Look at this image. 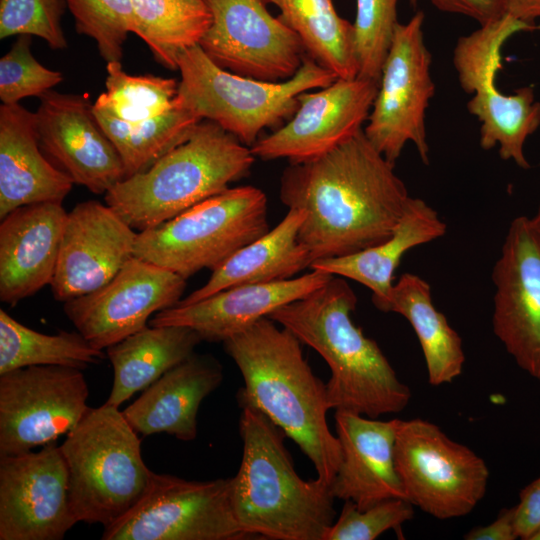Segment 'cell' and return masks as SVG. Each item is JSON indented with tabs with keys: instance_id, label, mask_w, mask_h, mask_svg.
Listing matches in <instances>:
<instances>
[{
	"instance_id": "cell-1",
	"label": "cell",
	"mask_w": 540,
	"mask_h": 540,
	"mask_svg": "<svg viewBox=\"0 0 540 540\" xmlns=\"http://www.w3.org/2000/svg\"><path fill=\"white\" fill-rule=\"evenodd\" d=\"M394 166L361 130L326 154L285 168L280 199L305 211L298 240L312 263L354 254L392 234L411 197Z\"/></svg>"
},
{
	"instance_id": "cell-42",
	"label": "cell",
	"mask_w": 540,
	"mask_h": 540,
	"mask_svg": "<svg viewBox=\"0 0 540 540\" xmlns=\"http://www.w3.org/2000/svg\"><path fill=\"white\" fill-rule=\"evenodd\" d=\"M438 10L469 17L480 25L506 15L503 0H429Z\"/></svg>"
},
{
	"instance_id": "cell-17",
	"label": "cell",
	"mask_w": 540,
	"mask_h": 540,
	"mask_svg": "<svg viewBox=\"0 0 540 540\" xmlns=\"http://www.w3.org/2000/svg\"><path fill=\"white\" fill-rule=\"evenodd\" d=\"M378 84L359 76L337 78L328 86L301 93L295 113L259 138L250 147L253 155L301 163L326 154L363 130Z\"/></svg>"
},
{
	"instance_id": "cell-2",
	"label": "cell",
	"mask_w": 540,
	"mask_h": 540,
	"mask_svg": "<svg viewBox=\"0 0 540 540\" xmlns=\"http://www.w3.org/2000/svg\"><path fill=\"white\" fill-rule=\"evenodd\" d=\"M276 324L264 317L223 342L243 378L238 405L259 410L282 429L311 461L317 478L331 485L341 448L327 422L326 384L313 373L302 342Z\"/></svg>"
},
{
	"instance_id": "cell-37",
	"label": "cell",
	"mask_w": 540,
	"mask_h": 540,
	"mask_svg": "<svg viewBox=\"0 0 540 540\" xmlns=\"http://www.w3.org/2000/svg\"><path fill=\"white\" fill-rule=\"evenodd\" d=\"M79 34L92 38L106 62L121 61L123 45L134 32L131 0H65Z\"/></svg>"
},
{
	"instance_id": "cell-11",
	"label": "cell",
	"mask_w": 540,
	"mask_h": 540,
	"mask_svg": "<svg viewBox=\"0 0 540 540\" xmlns=\"http://www.w3.org/2000/svg\"><path fill=\"white\" fill-rule=\"evenodd\" d=\"M424 20V13L417 11L407 23L397 25L363 129L374 148L394 165L408 142L421 161L429 163L425 119L435 85Z\"/></svg>"
},
{
	"instance_id": "cell-35",
	"label": "cell",
	"mask_w": 540,
	"mask_h": 540,
	"mask_svg": "<svg viewBox=\"0 0 540 540\" xmlns=\"http://www.w3.org/2000/svg\"><path fill=\"white\" fill-rule=\"evenodd\" d=\"M533 28L534 24L506 14L494 22L480 25V28L468 35L461 36L453 51V65L464 92L472 95L495 86L498 71L502 68V47L516 33Z\"/></svg>"
},
{
	"instance_id": "cell-21",
	"label": "cell",
	"mask_w": 540,
	"mask_h": 540,
	"mask_svg": "<svg viewBox=\"0 0 540 540\" xmlns=\"http://www.w3.org/2000/svg\"><path fill=\"white\" fill-rule=\"evenodd\" d=\"M398 419L388 421L346 410L335 411L341 460L330 485L335 499L366 509L391 498H405L395 465ZM406 499V498H405Z\"/></svg>"
},
{
	"instance_id": "cell-13",
	"label": "cell",
	"mask_w": 540,
	"mask_h": 540,
	"mask_svg": "<svg viewBox=\"0 0 540 540\" xmlns=\"http://www.w3.org/2000/svg\"><path fill=\"white\" fill-rule=\"evenodd\" d=\"M207 1L212 22L199 45L215 64L269 82L295 75L307 56L304 46L263 0Z\"/></svg>"
},
{
	"instance_id": "cell-27",
	"label": "cell",
	"mask_w": 540,
	"mask_h": 540,
	"mask_svg": "<svg viewBox=\"0 0 540 540\" xmlns=\"http://www.w3.org/2000/svg\"><path fill=\"white\" fill-rule=\"evenodd\" d=\"M202 342L199 334L186 326L147 325L106 348L114 379L106 403L120 407L167 371L194 354Z\"/></svg>"
},
{
	"instance_id": "cell-5",
	"label": "cell",
	"mask_w": 540,
	"mask_h": 540,
	"mask_svg": "<svg viewBox=\"0 0 540 540\" xmlns=\"http://www.w3.org/2000/svg\"><path fill=\"white\" fill-rule=\"evenodd\" d=\"M255 158L233 134L201 120L149 168L112 187L105 202L140 232L227 190L249 173Z\"/></svg>"
},
{
	"instance_id": "cell-15",
	"label": "cell",
	"mask_w": 540,
	"mask_h": 540,
	"mask_svg": "<svg viewBox=\"0 0 540 540\" xmlns=\"http://www.w3.org/2000/svg\"><path fill=\"white\" fill-rule=\"evenodd\" d=\"M492 281L493 332L519 368L540 381V233L531 217L511 221Z\"/></svg>"
},
{
	"instance_id": "cell-25",
	"label": "cell",
	"mask_w": 540,
	"mask_h": 540,
	"mask_svg": "<svg viewBox=\"0 0 540 540\" xmlns=\"http://www.w3.org/2000/svg\"><path fill=\"white\" fill-rule=\"evenodd\" d=\"M447 226L421 198L410 197L392 234L381 243L354 254L314 261L310 269L354 280L372 291L380 310L393 286L394 272L410 249L441 238Z\"/></svg>"
},
{
	"instance_id": "cell-41",
	"label": "cell",
	"mask_w": 540,
	"mask_h": 540,
	"mask_svg": "<svg viewBox=\"0 0 540 540\" xmlns=\"http://www.w3.org/2000/svg\"><path fill=\"white\" fill-rule=\"evenodd\" d=\"M512 508L518 538L530 540L540 529V477L521 490L519 501Z\"/></svg>"
},
{
	"instance_id": "cell-18",
	"label": "cell",
	"mask_w": 540,
	"mask_h": 540,
	"mask_svg": "<svg viewBox=\"0 0 540 540\" xmlns=\"http://www.w3.org/2000/svg\"><path fill=\"white\" fill-rule=\"evenodd\" d=\"M42 151L74 183L106 194L125 179L122 160L87 95L48 91L35 112Z\"/></svg>"
},
{
	"instance_id": "cell-40",
	"label": "cell",
	"mask_w": 540,
	"mask_h": 540,
	"mask_svg": "<svg viewBox=\"0 0 540 540\" xmlns=\"http://www.w3.org/2000/svg\"><path fill=\"white\" fill-rule=\"evenodd\" d=\"M344 502L324 540H375L414 517V505L405 498L387 499L363 510L351 501Z\"/></svg>"
},
{
	"instance_id": "cell-6",
	"label": "cell",
	"mask_w": 540,
	"mask_h": 540,
	"mask_svg": "<svg viewBox=\"0 0 540 540\" xmlns=\"http://www.w3.org/2000/svg\"><path fill=\"white\" fill-rule=\"evenodd\" d=\"M68 471V492L78 522L106 527L144 495L152 472L141 440L118 407L89 408L60 445Z\"/></svg>"
},
{
	"instance_id": "cell-3",
	"label": "cell",
	"mask_w": 540,
	"mask_h": 540,
	"mask_svg": "<svg viewBox=\"0 0 540 540\" xmlns=\"http://www.w3.org/2000/svg\"><path fill=\"white\" fill-rule=\"evenodd\" d=\"M357 296L345 278L324 285L268 317L313 348L330 369L326 383L330 409L370 418L403 411L411 390L397 376L376 341L352 320Z\"/></svg>"
},
{
	"instance_id": "cell-9",
	"label": "cell",
	"mask_w": 540,
	"mask_h": 540,
	"mask_svg": "<svg viewBox=\"0 0 540 540\" xmlns=\"http://www.w3.org/2000/svg\"><path fill=\"white\" fill-rule=\"evenodd\" d=\"M395 465L405 498L440 520L469 514L487 491L485 461L424 419H398Z\"/></svg>"
},
{
	"instance_id": "cell-28",
	"label": "cell",
	"mask_w": 540,
	"mask_h": 540,
	"mask_svg": "<svg viewBox=\"0 0 540 540\" xmlns=\"http://www.w3.org/2000/svg\"><path fill=\"white\" fill-rule=\"evenodd\" d=\"M380 311L400 314L410 323L420 343L431 385L448 384L460 376L465 363L462 339L435 307L426 280L416 274H402Z\"/></svg>"
},
{
	"instance_id": "cell-33",
	"label": "cell",
	"mask_w": 540,
	"mask_h": 540,
	"mask_svg": "<svg viewBox=\"0 0 540 540\" xmlns=\"http://www.w3.org/2000/svg\"><path fill=\"white\" fill-rule=\"evenodd\" d=\"M103 350L77 332L44 334L0 309V374L27 366L59 365L84 370L101 363Z\"/></svg>"
},
{
	"instance_id": "cell-30",
	"label": "cell",
	"mask_w": 540,
	"mask_h": 540,
	"mask_svg": "<svg viewBox=\"0 0 540 540\" xmlns=\"http://www.w3.org/2000/svg\"><path fill=\"white\" fill-rule=\"evenodd\" d=\"M301 40L307 56L337 78L358 76L353 24L342 18L333 0H266Z\"/></svg>"
},
{
	"instance_id": "cell-7",
	"label": "cell",
	"mask_w": 540,
	"mask_h": 540,
	"mask_svg": "<svg viewBox=\"0 0 540 540\" xmlns=\"http://www.w3.org/2000/svg\"><path fill=\"white\" fill-rule=\"evenodd\" d=\"M176 103L200 120H209L251 147L267 128L281 126L298 107V96L323 88L337 77L306 56L291 78L280 82L240 76L215 64L200 45L178 58Z\"/></svg>"
},
{
	"instance_id": "cell-46",
	"label": "cell",
	"mask_w": 540,
	"mask_h": 540,
	"mask_svg": "<svg viewBox=\"0 0 540 540\" xmlns=\"http://www.w3.org/2000/svg\"><path fill=\"white\" fill-rule=\"evenodd\" d=\"M530 540H540V529L533 534Z\"/></svg>"
},
{
	"instance_id": "cell-45",
	"label": "cell",
	"mask_w": 540,
	"mask_h": 540,
	"mask_svg": "<svg viewBox=\"0 0 540 540\" xmlns=\"http://www.w3.org/2000/svg\"><path fill=\"white\" fill-rule=\"evenodd\" d=\"M531 218H532L537 230L540 233V201H539L538 208H537V211H536L535 215L533 217H531Z\"/></svg>"
},
{
	"instance_id": "cell-47",
	"label": "cell",
	"mask_w": 540,
	"mask_h": 540,
	"mask_svg": "<svg viewBox=\"0 0 540 540\" xmlns=\"http://www.w3.org/2000/svg\"><path fill=\"white\" fill-rule=\"evenodd\" d=\"M410 4L415 7L417 5L418 0H409Z\"/></svg>"
},
{
	"instance_id": "cell-22",
	"label": "cell",
	"mask_w": 540,
	"mask_h": 540,
	"mask_svg": "<svg viewBox=\"0 0 540 540\" xmlns=\"http://www.w3.org/2000/svg\"><path fill=\"white\" fill-rule=\"evenodd\" d=\"M68 213L60 202L16 208L0 223V300L15 305L55 274Z\"/></svg>"
},
{
	"instance_id": "cell-39",
	"label": "cell",
	"mask_w": 540,
	"mask_h": 540,
	"mask_svg": "<svg viewBox=\"0 0 540 540\" xmlns=\"http://www.w3.org/2000/svg\"><path fill=\"white\" fill-rule=\"evenodd\" d=\"M63 0H0V38L36 36L52 49L67 47Z\"/></svg>"
},
{
	"instance_id": "cell-43",
	"label": "cell",
	"mask_w": 540,
	"mask_h": 540,
	"mask_svg": "<svg viewBox=\"0 0 540 540\" xmlns=\"http://www.w3.org/2000/svg\"><path fill=\"white\" fill-rule=\"evenodd\" d=\"M466 540H515L518 538L513 519V508L503 509L497 518L488 525L469 530Z\"/></svg>"
},
{
	"instance_id": "cell-29",
	"label": "cell",
	"mask_w": 540,
	"mask_h": 540,
	"mask_svg": "<svg viewBox=\"0 0 540 540\" xmlns=\"http://www.w3.org/2000/svg\"><path fill=\"white\" fill-rule=\"evenodd\" d=\"M467 110L481 124L479 145L483 150L498 146L501 159L530 168L524 145L540 126V101L532 86L520 87L512 94H504L496 85L479 90L471 95Z\"/></svg>"
},
{
	"instance_id": "cell-34",
	"label": "cell",
	"mask_w": 540,
	"mask_h": 540,
	"mask_svg": "<svg viewBox=\"0 0 540 540\" xmlns=\"http://www.w3.org/2000/svg\"><path fill=\"white\" fill-rule=\"evenodd\" d=\"M105 92L93 106L126 122L160 116L175 106L178 82L154 75H131L121 61L107 62Z\"/></svg>"
},
{
	"instance_id": "cell-19",
	"label": "cell",
	"mask_w": 540,
	"mask_h": 540,
	"mask_svg": "<svg viewBox=\"0 0 540 540\" xmlns=\"http://www.w3.org/2000/svg\"><path fill=\"white\" fill-rule=\"evenodd\" d=\"M138 233L114 209L96 200L68 213L50 284L60 302L108 283L133 257Z\"/></svg>"
},
{
	"instance_id": "cell-24",
	"label": "cell",
	"mask_w": 540,
	"mask_h": 540,
	"mask_svg": "<svg viewBox=\"0 0 540 540\" xmlns=\"http://www.w3.org/2000/svg\"><path fill=\"white\" fill-rule=\"evenodd\" d=\"M222 380V366L214 357L194 353L144 389L123 415L138 434L166 433L193 441L200 404Z\"/></svg>"
},
{
	"instance_id": "cell-14",
	"label": "cell",
	"mask_w": 540,
	"mask_h": 540,
	"mask_svg": "<svg viewBox=\"0 0 540 540\" xmlns=\"http://www.w3.org/2000/svg\"><path fill=\"white\" fill-rule=\"evenodd\" d=\"M186 280L131 257L105 285L64 302V312L85 339L104 350L146 327L151 315L175 306Z\"/></svg>"
},
{
	"instance_id": "cell-4",
	"label": "cell",
	"mask_w": 540,
	"mask_h": 540,
	"mask_svg": "<svg viewBox=\"0 0 540 540\" xmlns=\"http://www.w3.org/2000/svg\"><path fill=\"white\" fill-rule=\"evenodd\" d=\"M241 409L242 459L231 477V502L239 526L249 538L324 540L336 519L330 485L318 478H301L283 430L259 410Z\"/></svg>"
},
{
	"instance_id": "cell-12",
	"label": "cell",
	"mask_w": 540,
	"mask_h": 540,
	"mask_svg": "<svg viewBox=\"0 0 540 540\" xmlns=\"http://www.w3.org/2000/svg\"><path fill=\"white\" fill-rule=\"evenodd\" d=\"M88 396L80 369L35 365L0 374V456L56 442L85 416Z\"/></svg>"
},
{
	"instance_id": "cell-20",
	"label": "cell",
	"mask_w": 540,
	"mask_h": 540,
	"mask_svg": "<svg viewBox=\"0 0 540 540\" xmlns=\"http://www.w3.org/2000/svg\"><path fill=\"white\" fill-rule=\"evenodd\" d=\"M332 276L312 270L297 278L233 286L200 301L164 309L154 314L148 325L186 326L202 341L224 342L278 308L305 297Z\"/></svg>"
},
{
	"instance_id": "cell-16",
	"label": "cell",
	"mask_w": 540,
	"mask_h": 540,
	"mask_svg": "<svg viewBox=\"0 0 540 540\" xmlns=\"http://www.w3.org/2000/svg\"><path fill=\"white\" fill-rule=\"evenodd\" d=\"M77 522L56 442L0 456V540H61Z\"/></svg>"
},
{
	"instance_id": "cell-44",
	"label": "cell",
	"mask_w": 540,
	"mask_h": 540,
	"mask_svg": "<svg viewBox=\"0 0 540 540\" xmlns=\"http://www.w3.org/2000/svg\"><path fill=\"white\" fill-rule=\"evenodd\" d=\"M505 12L518 20L533 24L540 19V0H503Z\"/></svg>"
},
{
	"instance_id": "cell-36",
	"label": "cell",
	"mask_w": 540,
	"mask_h": 540,
	"mask_svg": "<svg viewBox=\"0 0 540 540\" xmlns=\"http://www.w3.org/2000/svg\"><path fill=\"white\" fill-rule=\"evenodd\" d=\"M399 0H356L353 24L358 76L379 83L382 68L399 24Z\"/></svg>"
},
{
	"instance_id": "cell-32",
	"label": "cell",
	"mask_w": 540,
	"mask_h": 540,
	"mask_svg": "<svg viewBox=\"0 0 540 540\" xmlns=\"http://www.w3.org/2000/svg\"><path fill=\"white\" fill-rule=\"evenodd\" d=\"M95 116L122 160L125 178L143 172L170 149L184 141L201 121L175 106L166 113L139 122H126L93 106Z\"/></svg>"
},
{
	"instance_id": "cell-23",
	"label": "cell",
	"mask_w": 540,
	"mask_h": 540,
	"mask_svg": "<svg viewBox=\"0 0 540 540\" xmlns=\"http://www.w3.org/2000/svg\"><path fill=\"white\" fill-rule=\"evenodd\" d=\"M73 180L44 156L35 113L18 104L0 107V219L18 207L60 202Z\"/></svg>"
},
{
	"instance_id": "cell-10",
	"label": "cell",
	"mask_w": 540,
	"mask_h": 540,
	"mask_svg": "<svg viewBox=\"0 0 540 540\" xmlns=\"http://www.w3.org/2000/svg\"><path fill=\"white\" fill-rule=\"evenodd\" d=\"M103 540H244L231 502V477L187 480L152 472L138 503L104 527Z\"/></svg>"
},
{
	"instance_id": "cell-31",
	"label": "cell",
	"mask_w": 540,
	"mask_h": 540,
	"mask_svg": "<svg viewBox=\"0 0 540 540\" xmlns=\"http://www.w3.org/2000/svg\"><path fill=\"white\" fill-rule=\"evenodd\" d=\"M134 34L151 50L155 60L178 70L179 56L200 44L212 22L207 0H131Z\"/></svg>"
},
{
	"instance_id": "cell-38",
	"label": "cell",
	"mask_w": 540,
	"mask_h": 540,
	"mask_svg": "<svg viewBox=\"0 0 540 540\" xmlns=\"http://www.w3.org/2000/svg\"><path fill=\"white\" fill-rule=\"evenodd\" d=\"M31 36H18L0 59V99L2 104H18L26 97H41L63 81L59 71L39 63L31 52Z\"/></svg>"
},
{
	"instance_id": "cell-26",
	"label": "cell",
	"mask_w": 540,
	"mask_h": 540,
	"mask_svg": "<svg viewBox=\"0 0 540 540\" xmlns=\"http://www.w3.org/2000/svg\"><path fill=\"white\" fill-rule=\"evenodd\" d=\"M305 217L303 209H288L276 227L239 249L212 271L203 286L176 305L191 304L237 285L291 279L303 269L310 268V254L298 240Z\"/></svg>"
},
{
	"instance_id": "cell-8",
	"label": "cell",
	"mask_w": 540,
	"mask_h": 540,
	"mask_svg": "<svg viewBox=\"0 0 540 540\" xmlns=\"http://www.w3.org/2000/svg\"><path fill=\"white\" fill-rule=\"evenodd\" d=\"M268 230L265 193L250 185L228 188L138 232L133 256L187 280L202 269L216 270Z\"/></svg>"
}]
</instances>
